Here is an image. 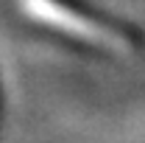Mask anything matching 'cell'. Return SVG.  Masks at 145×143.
<instances>
[{
  "mask_svg": "<svg viewBox=\"0 0 145 143\" xmlns=\"http://www.w3.org/2000/svg\"><path fill=\"white\" fill-rule=\"evenodd\" d=\"M25 3H28V11H31L34 17H39L42 23H48V25H53L56 31H67V34L78 36V39H84V42L112 48L114 54H128V42L120 34L109 31L106 25L92 23V20L84 17V14H75V11L59 6L53 0H25Z\"/></svg>",
  "mask_w": 145,
  "mask_h": 143,
  "instance_id": "cell-1",
  "label": "cell"
}]
</instances>
